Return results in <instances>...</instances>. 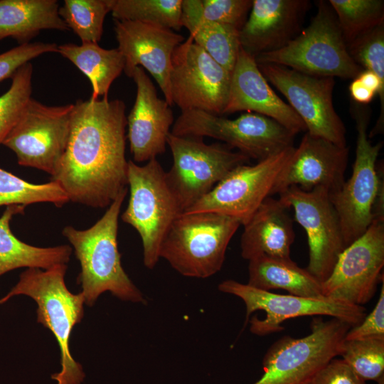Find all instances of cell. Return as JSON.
Wrapping results in <instances>:
<instances>
[{"label":"cell","mask_w":384,"mask_h":384,"mask_svg":"<svg viewBox=\"0 0 384 384\" xmlns=\"http://www.w3.org/2000/svg\"><path fill=\"white\" fill-rule=\"evenodd\" d=\"M127 185L129 200L121 218L138 232L144 264L153 269L160 259L161 242L181 210L156 159L143 166L128 161Z\"/></svg>","instance_id":"52a82bcc"},{"label":"cell","mask_w":384,"mask_h":384,"mask_svg":"<svg viewBox=\"0 0 384 384\" xmlns=\"http://www.w3.org/2000/svg\"><path fill=\"white\" fill-rule=\"evenodd\" d=\"M241 225L232 217L213 212L181 213L160 247V258L183 276L207 278L223 267L228 245Z\"/></svg>","instance_id":"277c9868"},{"label":"cell","mask_w":384,"mask_h":384,"mask_svg":"<svg viewBox=\"0 0 384 384\" xmlns=\"http://www.w3.org/2000/svg\"><path fill=\"white\" fill-rule=\"evenodd\" d=\"M347 47L356 63L375 73L384 84V23L356 38Z\"/></svg>","instance_id":"e575fe53"},{"label":"cell","mask_w":384,"mask_h":384,"mask_svg":"<svg viewBox=\"0 0 384 384\" xmlns=\"http://www.w3.org/2000/svg\"><path fill=\"white\" fill-rule=\"evenodd\" d=\"M279 199L267 198L243 225L240 239L241 256L248 261L267 255L290 259L295 238L293 220Z\"/></svg>","instance_id":"603a6c76"},{"label":"cell","mask_w":384,"mask_h":384,"mask_svg":"<svg viewBox=\"0 0 384 384\" xmlns=\"http://www.w3.org/2000/svg\"><path fill=\"white\" fill-rule=\"evenodd\" d=\"M278 195L282 204L294 210L295 220L306 233L309 259L306 269L323 282L346 247L329 191L321 186L304 190L293 186Z\"/></svg>","instance_id":"2e32d148"},{"label":"cell","mask_w":384,"mask_h":384,"mask_svg":"<svg viewBox=\"0 0 384 384\" xmlns=\"http://www.w3.org/2000/svg\"><path fill=\"white\" fill-rule=\"evenodd\" d=\"M171 133L208 137L260 161L294 146V133L275 120L253 112L230 119L201 110L181 112Z\"/></svg>","instance_id":"30bf717a"},{"label":"cell","mask_w":384,"mask_h":384,"mask_svg":"<svg viewBox=\"0 0 384 384\" xmlns=\"http://www.w3.org/2000/svg\"><path fill=\"white\" fill-rule=\"evenodd\" d=\"M240 111L271 118L295 134L306 132L298 114L270 86L255 58L241 47L231 73L228 99L223 114Z\"/></svg>","instance_id":"44dd1931"},{"label":"cell","mask_w":384,"mask_h":384,"mask_svg":"<svg viewBox=\"0 0 384 384\" xmlns=\"http://www.w3.org/2000/svg\"><path fill=\"white\" fill-rule=\"evenodd\" d=\"M294 150V146H291L255 165L238 166L182 213H218L234 218L244 225L262 203L274 195Z\"/></svg>","instance_id":"7c38bea8"},{"label":"cell","mask_w":384,"mask_h":384,"mask_svg":"<svg viewBox=\"0 0 384 384\" xmlns=\"http://www.w3.org/2000/svg\"><path fill=\"white\" fill-rule=\"evenodd\" d=\"M132 78L137 86V95L127 117V138L134 162H147L165 152L174 118L170 105L158 97L144 68H135Z\"/></svg>","instance_id":"ffe728a7"},{"label":"cell","mask_w":384,"mask_h":384,"mask_svg":"<svg viewBox=\"0 0 384 384\" xmlns=\"http://www.w3.org/2000/svg\"><path fill=\"white\" fill-rule=\"evenodd\" d=\"M127 193L124 190L102 217L86 230L65 226L62 233L73 245L81 272L78 277L85 304L92 306L104 292L122 301L146 304L141 291L124 270L118 250V218Z\"/></svg>","instance_id":"7a4b0ae2"},{"label":"cell","mask_w":384,"mask_h":384,"mask_svg":"<svg viewBox=\"0 0 384 384\" xmlns=\"http://www.w3.org/2000/svg\"><path fill=\"white\" fill-rule=\"evenodd\" d=\"M230 79L231 73L188 36L172 56V103L181 112L201 110L221 116L228 102Z\"/></svg>","instance_id":"9a60e30c"},{"label":"cell","mask_w":384,"mask_h":384,"mask_svg":"<svg viewBox=\"0 0 384 384\" xmlns=\"http://www.w3.org/2000/svg\"><path fill=\"white\" fill-rule=\"evenodd\" d=\"M370 112L364 105L355 102L351 105L357 130L353 171L338 191L329 193L346 247L362 236L370 225L378 191L384 186L383 164H377L383 142L373 144L368 137Z\"/></svg>","instance_id":"8992f818"},{"label":"cell","mask_w":384,"mask_h":384,"mask_svg":"<svg viewBox=\"0 0 384 384\" xmlns=\"http://www.w3.org/2000/svg\"><path fill=\"white\" fill-rule=\"evenodd\" d=\"M383 266L384 220L374 219L366 233L339 255L331 274L321 282L323 296L363 306L384 280Z\"/></svg>","instance_id":"e0dca14e"},{"label":"cell","mask_w":384,"mask_h":384,"mask_svg":"<svg viewBox=\"0 0 384 384\" xmlns=\"http://www.w3.org/2000/svg\"><path fill=\"white\" fill-rule=\"evenodd\" d=\"M378 384H384V378L377 382Z\"/></svg>","instance_id":"60d3db41"},{"label":"cell","mask_w":384,"mask_h":384,"mask_svg":"<svg viewBox=\"0 0 384 384\" xmlns=\"http://www.w3.org/2000/svg\"><path fill=\"white\" fill-rule=\"evenodd\" d=\"M121 100H78L65 151L52 176L69 201L108 207L127 186V117Z\"/></svg>","instance_id":"6da1fadb"},{"label":"cell","mask_w":384,"mask_h":384,"mask_svg":"<svg viewBox=\"0 0 384 384\" xmlns=\"http://www.w3.org/2000/svg\"><path fill=\"white\" fill-rule=\"evenodd\" d=\"M114 0H65L58 14L82 43H97L105 16L111 12Z\"/></svg>","instance_id":"f546056e"},{"label":"cell","mask_w":384,"mask_h":384,"mask_svg":"<svg viewBox=\"0 0 384 384\" xmlns=\"http://www.w3.org/2000/svg\"><path fill=\"white\" fill-rule=\"evenodd\" d=\"M59 7L55 0H0V41L11 37L21 45L42 30L68 31Z\"/></svg>","instance_id":"cb8c5ba5"},{"label":"cell","mask_w":384,"mask_h":384,"mask_svg":"<svg viewBox=\"0 0 384 384\" xmlns=\"http://www.w3.org/2000/svg\"><path fill=\"white\" fill-rule=\"evenodd\" d=\"M307 384H366L342 359L333 358L321 368Z\"/></svg>","instance_id":"f35d334b"},{"label":"cell","mask_w":384,"mask_h":384,"mask_svg":"<svg viewBox=\"0 0 384 384\" xmlns=\"http://www.w3.org/2000/svg\"><path fill=\"white\" fill-rule=\"evenodd\" d=\"M25 208L22 205L8 206L0 217V276L21 267L47 270L70 260V245L36 247L20 240L12 233L10 221L14 215L23 214Z\"/></svg>","instance_id":"d4e9b609"},{"label":"cell","mask_w":384,"mask_h":384,"mask_svg":"<svg viewBox=\"0 0 384 384\" xmlns=\"http://www.w3.org/2000/svg\"><path fill=\"white\" fill-rule=\"evenodd\" d=\"M257 65L267 82L287 98L306 132L347 146L346 127L333 104L335 78L313 76L276 64Z\"/></svg>","instance_id":"5bb4252c"},{"label":"cell","mask_w":384,"mask_h":384,"mask_svg":"<svg viewBox=\"0 0 384 384\" xmlns=\"http://www.w3.org/2000/svg\"><path fill=\"white\" fill-rule=\"evenodd\" d=\"M73 109L74 104L48 106L31 98L2 144L19 165L52 176L67 146Z\"/></svg>","instance_id":"4fadbf2b"},{"label":"cell","mask_w":384,"mask_h":384,"mask_svg":"<svg viewBox=\"0 0 384 384\" xmlns=\"http://www.w3.org/2000/svg\"><path fill=\"white\" fill-rule=\"evenodd\" d=\"M48 53H58L54 43H29L19 45L0 54V82L14 75L23 65Z\"/></svg>","instance_id":"8d00e7d4"},{"label":"cell","mask_w":384,"mask_h":384,"mask_svg":"<svg viewBox=\"0 0 384 384\" xmlns=\"http://www.w3.org/2000/svg\"><path fill=\"white\" fill-rule=\"evenodd\" d=\"M203 137L169 134L173 164L166 171L168 184L181 213L209 193L230 171L250 158L225 144H206Z\"/></svg>","instance_id":"9c48e42d"},{"label":"cell","mask_w":384,"mask_h":384,"mask_svg":"<svg viewBox=\"0 0 384 384\" xmlns=\"http://www.w3.org/2000/svg\"><path fill=\"white\" fill-rule=\"evenodd\" d=\"M257 64L283 65L316 77L354 79L363 70L349 54L337 18L319 1L309 26L282 48L254 58Z\"/></svg>","instance_id":"5b68a950"},{"label":"cell","mask_w":384,"mask_h":384,"mask_svg":"<svg viewBox=\"0 0 384 384\" xmlns=\"http://www.w3.org/2000/svg\"><path fill=\"white\" fill-rule=\"evenodd\" d=\"M205 18L240 31L252 8V0H201Z\"/></svg>","instance_id":"d590c367"},{"label":"cell","mask_w":384,"mask_h":384,"mask_svg":"<svg viewBox=\"0 0 384 384\" xmlns=\"http://www.w3.org/2000/svg\"><path fill=\"white\" fill-rule=\"evenodd\" d=\"M307 336H285L276 341L262 360L264 373L252 384H307L331 359L340 356L348 323L315 316Z\"/></svg>","instance_id":"ba28073f"},{"label":"cell","mask_w":384,"mask_h":384,"mask_svg":"<svg viewBox=\"0 0 384 384\" xmlns=\"http://www.w3.org/2000/svg\"><path fill=\"white\" fill-rule=\"evenodd\" d=\"M348 90L353 102L360 105H365L370 103L376 95L363 86L356 78L353 79Z\"/></svg>","instance_id":"ab89813d"},{"label":"cell","mask_w":384,"mask_h":384,"mask_svg":"<svg viewBox=\"0 0 384 384\" xmlns=\"http://www.w3.org/2000/svg\"><path fill=\"white\" fill-rule=\"evenodd\" d=\"M114 28L117 48L125 60V74L132 78L135 68L146 69L159 85L166 101L172 105V56L185 41L184 36L167 28L138 21L114 20Z\"/></svg>","instance_id":"ac0fdd59"},{"label":"cell","mask_w":384,"mask_h":384,"mask_svg":"<svg viewBox=\"0 0 384 384\" xmlns=\"http://www.w3.org/2000/svg\"><path fill=\"white\" fill-rule=\"evenodd\" d=\"M181 23L197 45L232 73L240 48L239 30L205 18L201 0H182Z\"/></svg>","instance_id":"4316f807"},{"label":"cell","mask_w":384,"mask_h":384,"mask_svg":"<svg viewBox=\"0 0 384 384\" xmlns=\"http://www.w3.org/2000/svg\"><path fill=\"white\" fill-rule=\"evenodd\" d=\"M308 0H253L239 31L240 47L253 58L282 48L301 31Z\"/></svg>","instance_id":"7402d4cb"},{"label":"cell","mask_w":384,"mask_h":384,"mask_svg":"<svg viewBox=\"0 0 384 384\" xmlns=\"http://www.w3.org/2000/svg\"><path fill=\"white\" fill-rule=\"evenodd\" d=\"M346 44L384 23L383 0H329Z\"/></svg>","instance_id":"4dcf8cb0"},{"label":"cell","mask_w":384,"mask_h":384,"mask_svg":"<svg viewBox=\"0 0 384 384\" xmlns=\"http://www.w3.org/2000/svg\"><path fill=\"white\" fill-rule=\"evenodd\" d=\"M114 20L138 21L179 31L182 0H114Z\"/></svg>","instance_id":"f1b7e54d"},{"label":"cell","mask_w":384,"mask_h":384,"mask_svg":"<svg viewBox=\"0 0 384 384\" xmlns=\"http://www.w3.org/2000/svg\"><path fill=\"white\" fill-rule=\"evenodd\" d=\"M348 154L347 146L306 132L281 174L274 195L293 186L304 190L321 186L330 193L338 191L346 181Z\"/></svg>","instance_id":"d6986e66"},{"label":"cell","mask_w":384,"mask_h":384,"mask_svg":"<svg viewBox=\"0 0 384 384\" xmlns=\"http://www.w3.org/2000/svg\"><path fill=\"white\" fill-rule=\"evenodd\" d=\"M58 53L72 62L89 79L92 98H107L112 82L124 71L125 60L119 50L105 49L97 43L58 46Z\"/></svg>","instance_id":"83f0119b"},{"label":"cell","mask_w":384,"mask_h":384,"mask_svg":"<svg viewBox=\"0 0 384 384\" xmlns=\"http://www.w3.org/2000/svg\"><path fill=\"white\" fill-rule=\"evenodd\" d=\"M340 356L365 381L384 378V338L344 340Z\"/></svg>","instance_id":"d6a6232c"},{"label":"cell","mask_w":384,"mask_h":384,"mask_svg":"<svg viewBox=\"0 0 384 384\" xmlns=\"http://www.w3.org/2000/svg\"><path fill=\"white\" fill-rule=\"evenodd\" d=\"M67 265L47 270L28 268L11 291L0 299V304L16 295H26L37 304V322L48 329L55 338L60 352V370L51 375L57 384H81L85 374L82 366L73 358L69 341L73 327L84 316L85 297L67 288Z\"/></svg>","instance_id":"3957f363"},{"label":"cell","mask_w":384,"mask_h":384,"mask_svg":"<svg viewBox=\"0 0 384 384\" xmlns=\"http://www.w3.org/2000/svg\"><path fill=\"white\" fill-rule=\"evenodd\" d=\"M218 289L242 300L246 308L245 326L249 321L250 331L257 336L281 331L284 329L282 324L293 318L327 316L342 320L353 327L359 324L366 315L363 306L326 297L275 294L233 279L220 282Z\"/></svg>","instance_id":"8fae6325"},{"label":"cell","mask_w":384,"mask_h":384,"mask_svg":"<svg viewBox=\"0 0 384 384\" xmlns=\"http://www.w3.org/2000/svg\"><path fill=\"white\" fill-rule=\"evenodd\" d=\"M33 65H23L11 77L9 89L0 96V144L18 122L32 98Z\"/></svg>","instance_id":"836d02e7"},{"label":"cell","mask_w":384,"mask_h":384,"mask_svg":"<svg viewBox=\"0 0 384 384\" xmlns=\"http://www.w3.org/2000/svg\"><path fill=\"white\" fill-rule=\"evenodd\" d=\"M366 338H384V280L378 302L363 321L358 325L351 327L347 332L345 340L360 339Z\"/></svg>","instance_id":"74e56055"},{"label":"cell","mask_w":384,"mask_h":384,"mask_svg":"<svg viewBox=\"0 0 384 384\" xmlns=\"http://www.w3.org/2000/svg\"><path fill=\"white\" fill-rule=\"evenodd\" d=\"M247 284L264 291L283 289L299 297H324L321 282L292 258L261 255L250 260Z\"/></svg>","instance_id":"484cf974"},{"label":"cell","mask_w":384,"mask_h":384,"mask_svg":"<svg viewBox=\"0 0 384 384\" xmlns=\"http://www.w3.org/2000/svg\"><path fill=\"white\" fill-rule=\"evenodd\" d=\"M68 201L66 193L54 181L35 184L0 168V206L51 203L62 207Z\"/></svg>","instance_id":"1f68e13d"}]
</instances>
